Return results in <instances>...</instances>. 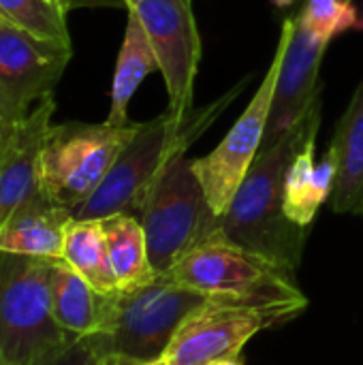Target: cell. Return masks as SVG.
I'll return each mask as SVG.
<instances>
[{
	"mask_svg": "<svg viewBox=\"0 0 363 365\" xmlns=\"http://www.w3.org/2000/svg\"><path fill=\"white\" fill-rule=\"evenodd\" d=\"M56 261L0 252V365L41 364L73 338L51 308Z\"/></svg>",
	"mask_w": 363,
	"mask_h": 365,
	"instance_id": "obj_5",
	"label": "cell"
},
{
	"mask_svg": "<svg viewBox=\"0 0 363 365\" xmlns=\"http://www.w3.org/2000/svg\"><path fill=\"white\" fill-rule=\"evenodd\" d=\"M47 2H56V4H58V0H47Z\"/></svg>",
	"mask_w": 363,
	"mask_h": 365,
	"instance_id": "obj_29",
	"label": "cell"
},
{
	"mask_svg": "<svg viewBox=\"0 0 363 365\" xmlns=\"http://www.w3.org/2000/svg\"><path fill=\"white\" fill-rule=\"evenodd\" d=\"M327 47V41L319 38L308 28L300 26L293 17L289 45L272 98L263 148L278 141L285 133L295 128L321 101L323 88L319 83V73Z\"/></svg>",
	"mask_w": 363,
	"mask_h": 365,
	"instance_id": "obj_13",
	"label": "cell"
},
{
	"mask_svg": "<svg viewBox=\"0 0 363 365\" xmlns=\"http://www.w3.org/2000/svg\"><path fill=\"white\" fill-rule=\"evenodd\" d=\"M208 365H244V361L240 357H231V359H220V361H214V364Z\"/></svg>",
	"mask_w": 363,
	"mask_h": 365,
	"instance_id": "obj_25",
	"label": "cell"
},
{
	"mask_svg": "<svg viewBox=\"0 0 363 365\" xmlns=\"http://www.w3.org/2000/svg\"><path fill=\"white\" fill-rule=\"evenodd\" d=\"M293 28V17L285 19L282 32L272 58V64L255 92L252 101L244 109V113L235 120V124L229 128L225 139L203 158H193L195 173L203 186L205 199L216 216L225 214L231 205L237 188L242 186L246 173L250 171L255 158L259 156V150L263 148L267 122H270V109L272 98L276 92L278 73L285 60V51L289 45Z\"/></svg>",
	"mask_w": 363,
	"mask_h": 365,
	"instance_id": "obj_8",
	"label": "cell"
},
{
	"mask_svg": "<svg viewBox=\"0 0 363 365\" xmlns=\"http://www.w3.org/2000/svg\"><path fill=\"white\" fill-rule=\"evenodd\" d=\"M276 6H280V9H287V6H291V4H295V2H300V0H272Z\"/></svg>",
	"mask_w": 363,
	"mask_h": 365,
	"instance_id": "obj_26",
	"label": "cell"
},
{
	"mask_svg": "<svg viewBox=\"0 0 363 365\" xmlns=\"http://www.w3.org/2000/svg\"><path fill=\"white\" fill-rule=\"evenodd\" d=\"M71 220V210L56 205L41 192L15 210L0 227V252L62 259L64 237Z\"/></svg>",
	"mask_w": 363,
	"mask_h": 365,
	"instance_id": "obj_14",
	"label": "cell"
},
{
	"mask_svg": "<svg viewBox=\"0 0 363 365\" xmlns=\"http://www.w3.org/2000/svg\"><path fill=\"white\" fill-rule=\"evenodd\" d=\"M111 267L118 280V289H135L156 278V272L150 263L148 242L143 227L137 216L131 214H113L101 220Z\"/></svg>",
	"mask_w": 363,
	"mask_h": 365,
	"instance_id": "obj_19",
	"label": "cell"
},
{
	"mask_svg": "<svg viewBox=\"0 0 363 365\" xmlns=\"http://www.w3.org/2000/svg\"><path fill=\"white\" fill-rule=\"evenodd\" d=\"M139 122L126 126L66 122L51 126L41 154V190L60 207L77 210L103 182Z\"/></svg>",
	"mask_w": 363,
	"mask_h": 365,
	"instance_id": "obj_7",
	"label": "cell"
},
{
	"mask_svg": "<svg viewBox=\"0 0 363 365\" xmlns=\"http://www.w3.org/2000/svg\"><path fill=\"white\" fill-rule=\"evenodd\" d=\"M0 17L21 26L39 36L71 43L66 30V11L47 0H0Z\"/></svg>",
	"mask_w": 363,
	"mask_h": 365,
	"instance_id": "obj_21",
	"label": "cell"
},
{
	"mask_svg": "<svg viewBox=\"0 0 363 365\" xmlns=\"http://www.w3.org/2000/svg\"><path fill=\"white\" fill-rule=\"evenodd\" d=\"M355 30H363V6H362V13H359V19H357V24H355Z\"/></svg>",
	"mask_w": 363,
	"mask_h": 365,
	"instance_id": "obj_28",
	"label": "cell"
},
{
	"mask_svg": "<svg viewBox=\"0 0 363 365\" xmlns=\"http://www.w3.org/2000/svg\"><path fill=\"white\" fill-rule=\"evenodd\" d=\"M56 111L45 96L19 122H0V227L15 210L41 195V154Z\"/></svg>",
	"mask_w": 363,
	"mask_h": 365,
	"instance_id": "obj_12",
	"label": "cell"
},
{
	"mask_svg": "<svg viewBox=\"0 0 363 365\" xmlns=\"http://www.w3.org/2000/svg\"><path fill=\"white\" fill-rule=\"evenodd\" d=\"M137 218L156 276L167 274L186 252L208 242L216 214L205 199L193 158L182 156L163 171Z\"/></svg>",
	"mask_w": 363,
	"mask_h": 365,
	"instance_id": "obj_6",
	"label": "cell"
},
{
	"mask_svg": "<svg viewBox=\"0 0 363 365\" xmlns=\"http://www.w3.org/2000/svg\"><path fill=\"white\" fill-rule=\"evenodd\" d=\"M36 365H98V355L90 338H71L62 349Z\"/></svg>",
	"mask_w": 363,
	"mask_h": 365,
	"instance_id": "obj_23",
	"label": "cell"
},
{
	"mask_svg": "<svg viewBox=\"0 0 363 365\" xmlns=\"http://www.w3.org/2000/svg\"><path fill=\"white\" fill-rule=\"evenodd\" d=\"M242 88L244 81L208 107H190L186 111L167 107V111L154 120L139 122L135 135L118 154L98 188L73 210V218L103 220L113 214L139 216L163 171L173 160L186 156V150L229 107Z\"/></svg>",
	"mask_w": 363,
	"mask_h": 365,
	"instance_id": "obj_2",
	"label": "cell"
},
{
	"mask_svg": "<svg viewBox=\"0 0 363 365\" xmlns=\"http://www.w3.org/2000/svg\"><path fill=\"white\" fill-rule=\"evenodd\" d=\"M62 261L98 293L120 291L101 220H71L64 237Z\"/></svg>",
	"mask_w": 363,
	"mask_h": 365,
	"instance_id": "obj_20",
	"label": "cell"
},
{
	"mask_svg": "<svg viewBox=\"0 0 363 365\" xmlns=\"http://www.w3.org/2000/svg\"><path fill=\"white\" fill-rule=\"evenodd\" d=\"M293 17L300 26L332 43V38L355 28L359 13L353 0H300Z\"/></svg>",
	"mask_w": 363,
	"mask_h": 365,
	"instance_id": "obj_22",
	"label": "cell"
},
{
	"mask_svg": "<svg viewBox=\"0 0 363 365\" xmlns=\"http://www.w3.org/2000/svg\"><path fill=\"white\" fill-rule=\"evenodd\" d=\"M160 278L205 295L297 293L293 272L227 242H205L186 252Z\"/></svg>",
	"mask_w": 363,
	"mask_h": 365,
	"instance_id": "obj_10",
	"label": "cell"
},
{
	"mask_svg": "<svg viewBox=\"0 0 363 365\" xmlns=\"http://www.w3.org/2000/svg\"><path fill=\"white\" fill-rule=\"evenodd\" d=\"M317 135L302 145L285 178V214L304 229L312 225L321 205L334 195L338 178V158L332 150L319 165L315 163Z\"/></svg>",
	"mask_w": 363,
	"mask_h": 365,
	"instance_id": "obj_15",
	"label": "cell"
},
{
	"mask_svg": "<svg viewBox=\"0 0 363 365\" xmlns=\"http://www.w3.org/2000/svg\"><path fill=\"white\" fill-rule=\"evenodd\" d=\"M329 150L338 158L332 207L338 214L363 216V81L336 124Z\"/></svg>",
	"mask_w": 363,
	"mask_h": 365,
	"instance_id": "obj_16",
	"label": "cell"
},
{
	"mask_svg": "<svg viewBox=\"0 0 363 365\" xmlns=\"http://www.w3.org/2000/svg\"><path fill=\"white\" fill-rule=\"evenodd\" d=\"M208 297L156 276L141 287L111 293L103 329L88 338L98 355L111 353L133 361H158L186 317Z\"/></svg>",
	"mask_w": 363,
	"mask_h": 365,
	"instance_id": "obj_4",
	"label": "cell"
},
{
	"mask_svg": "<svg viewBox=\"0 0 363 365\" xmlns=\"http://www.w3.org/2000/svg\"><path fill=\"white\" fill-rule=\"evenodd\" d=\"M75 2H77V0H58V4H60L64 11H68V6H73Z\"/></svg>",
	"mask_w": 363,
	"mask_h": 365,
	"instance_id": "obj_27",
	"label": "cell"
},
{
	"mask_svg": "<svg viewBox=\"0 0 363 365\" xmlns=\"http://www.w3.org/2000/svg\"><path fill=\"white\" fill-rule=\"evenodd\" d=\"M111 293H98L62 259L51 272V308L58 325L73 338H88L103 329Z\"/></svg>",
	"mask_w": 363,
	"mask_h": 365,
	"instance_id": "obj_17",
	"label": "cell"
},
{
	"mask_svg": "<svg viewBox=\"0 0 363 365\" xmlns=\"http://www.w3.org/2000/svg\"><path fill=\"white\" fill-rule=\"evenodd\" d=\"M321 109L319 101L295 128L259 150L231 205L225 214L216 216L208 242H227L293 274L297 272L308 229L295 225L285 214V178L302 145L319 133Z\"/></svg>",
	"mask_w": 363,
	"mask_h": 365,
	"instance_id": "obj_1",
	"label": "cell"
},
{
	"mask_svg": "<svg viewBox=\"0 0 363 365\" xmlns=\"http://www.w3.org/2000/svg\"><path fill=\"white\" fill-rule=\"evenodd\" d=\"M308 308V297L289 295H210L175 331L163 361L208 365L240 357L257 334L293 321Z\"/></svg>",
	"mask_w": 363,
	"mask_h": 365,
	"instance_id": "obj_3",
	"label": "cell"
},
{
	"mask_svg": "<svg viewBox=\"0 0 363 365\" xmlns=\"http://www.w3.org/2000/svg\"><path fill=\"white\" fill-rule=\"evenodd\" d=\"M158 71V60L154 56V49L150 45V38L139 21V17L128 11L124 41L118 53L116 73L111 81V107L107 115V124L111 126H126L128 120V103L135 96L141 81Z\"/></svg>",
	"mask_w": 363,
	"mask_h": 365,
	"instance_id": "obj_18",
	"label": "cell"
},
{
	"mask_svg": "<svg viewBox=\"0 0 363 365\" xmlns=\"http://www.w3.org/2000/svg\"><path fill=\"white\" fill-rule=\"evenodd\" d=\"M71 43L39 36L0 17V122H19L53 92L68 60Z\"/></svg>",
	"mask_w": 363,
	"mask_h": 365,
	"instance_id": "obj_9",
	"label": "cell"
},
{
	"mask_svg": "<svg viewBox=\"0 0 363 365\" xmlns=\"http://www.w3.org/2000/svg\"><path fill=\"white\" fill-rule=\"evenodd\" d=\"M133 11L154 49L165 79L169 107L186 111L193 105L195 79L201 62V38L193 0H122Z\"/></svg>",
	"mask_w": 363,
	"mask_h": 365,
	"instance_id": "obj_11",
	"label": "cell"
},
{
	"mask_svg": "<svg viewBox=\"0 0 363 365\" xmlns=\"http://www.w3.org/2000/svg\"><path fill=\"white\" fill-rule=\"evenodd\" d=\"M98 355V353H96ZM98 365H167L163 359L158 361H133V359H126V357H120V355H111V353H103L98 355Z\"/></svg>",
	"mask_w": 363,
	"mask_h": 365,
	"instance_id": "obj_24",
	"label": "cell"
}]
</instances>
